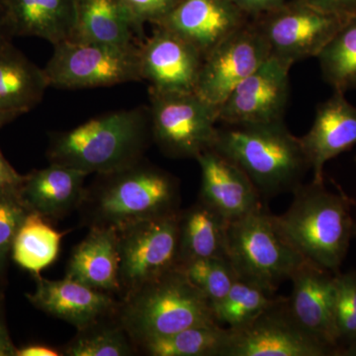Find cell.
Returning <instances> with one entry per match:
<instances>
[{"label":"cell","instance_id":"f1b7e54d","mask_svg":"<svg viewBox=\"0 0 356 356\" xmlns=\"http://www.w3.org/2000/svg\"><path fill=\"white\" fill-rule=\"evenodd\" d=\"M317 58L325 83L334 90L346 93L356 89V14L348 18Z\"/></svg>","mask_w":356,"mask_h":356},{"label":"cell","instance_id":"7bdbcfd3","mask_svg":"<svg viewBox=\"0 0 356 356\" xmlns=\"http://www.w3.org/2000/svg\"><path fill=\"white\" fill-rule=\"evenodd\" d=\"M4 297H3V293H2L1 288H0V302L3 301Z\"/></svg>","mask_w":356,"mask_h":356},{"label":"cell","instance_id":"5bb4252c","mask_svg":"<svg viewBox=\"0 0 356 356\" xmlns=\"http://www.w3.org/2000/svg\"><path fill=\"white\" fill-rule=\"evenodd\" d=\"M203 55L186 40L159 27L140 49L142 81L151 93L195 92Z\"/></svg>","mask_w":356,"mask_h":356},{"label":"cell","instance_id":"f546056e","mask_svg":"<svg viewBox=\"0 0 356 356\" xmlns=\"http://www.w3.org/2000/svg\"><path fill=\"white\" fill-rule=\"evenodd\" d=\"M283 298L274 296L259 285L236 278L228 294L221 301L213 304V315L218 325L238 329L250 324Z\"/></svg>","mask_w":356,"mask_h":356},{"label":"cell","instance_id":"d4e9b609","mask_svg":"<svg viewBox=\"0 0 356 356\" xmlns=\"http://www.w3.org/2000/svg\"><path fill=\"white\" fill-rule=\"evenodd\" d=\"M134 27L122 0H77L76 41L131 48Z\"/></svg>","mask_w":356,"mask_h":356},{"label":"cell","instance_id":"8d00e7d4","mask_svg":"<svg viewBox=\"0 0 356 356\" xmlns=\"http://www.w3.org/2000/svg\"><path fill=\"white\" fill-rule=\"evenodd\" d=\"M243 13H271L284 6V0H231Z\"/></svg>","mask_w":356,"mask_h":356},{"label":"cell","instance_id":"ffe728a7","mask_svg":"<svg viewBox=\"0 0 356 356\" xmlns=\"http://www.w3.org/2000/svg\"><path fill=\"white\" fill-rule=\"evenodd\" d=\"M88 175L76 168L50 163L24 175L18 194L30 212L47 220H60L79 208Z\"/></svg>","mask_w":356,"mask_h":356},{"label":"cell","instance_id":"5b68a950","mask_svg":"<svg viewBox=\"0 0 356 356\" xmlns=\"http://www.w3.org/2000/svg\"><path fill=\"white\" fill-rule=\"evenodd\" d=\"M116 315L137 348L188 327L217 324L209 300L178 267L119 300Z\"/></svg>","mask_w":356,"mask_h":356},{"label":"cell","instance_id":"7a4b0ae2","mask_svg":"<svg viewBox=\"0 0 356 356\" xmlns=\"http://www.w3.org/2000/svg\"><path fill=\"white\" fill-rule=\"evenodd\" d=\"M151 139L149 110H119L53 134L47 156L50 163L105 175L142 161Z\"/></svg>","mask_w":356,"mask_h":356},{"label":"cell","instance_id":"2e32d148","mask_svg":"<svg viewBox=\"0 0 356 356\" xmlns=\"http://www.w3.org/2000/svg\"><path fill=\"white\" fill-rule=\"evenodd\" d=\"M201 170L199 200L229 222L264 207L259 192L245 172L215 149L196 156Z\"/></svg>","mask_w":356,"mask_h":356},{"label":"cell","instance_id":"30bf717a","mask_svg":"<svg viewBox=\"0 0 356 356\" xmlns=\"http://www.w3.org/2000/svg\"><path fill=\"white\" fill-rule=\"evenodd\" d=\"M336 353L300 327L284 297L250 324L229 329L222 356H327Z\"/></svg>","mask_w":356,"mask_h":356},{"label":"cell","instance_id":"e0dca14e","mask_svg":"<svg viewBox=\"0 0 356 356\" xmlns=\"http://www.w3.org/2000/svg\"><path fill=\"white\" fill-rule=\"evenodd\" d=\"M34 277L36 288L26 294L28 301L38 310L74 325L77 331L113 315L118 309L119 299L114 295L67 276L60 280H46L40 274Z\"/></svg>","mask_w":356,"mask_h":356},{"label":"cell","instance_id":"3957f363","mask_svg":"<svg viewBox=\"0 0 356 356\" xmlns=\"http://www.w3.org/2000/svg\"><path fill=\"white\" fill-rule=\"evenodd\" d=\"M213 149L242 168L261 198L294 191L310 170L300 138L284 122L219 129Z\"/></svg>","mask_w":356,"mask_h":356},{"label":"cell","instance_id":"8fae6325","mask_svg":"<svg viewBox=\"0 0 356 356\" xmlns=\"http://www.w3.org/2000/svg\"><path fill=\"white\" fill-rule=\"evenodd\" d=\"M348 17L325 13L299 1L268 13L259 25L270 50V57L289 65L317 58Z\"/></svg>","mask_w":356,"mask_h":356},{"label":"cell","instance_id":"7402d4cb","mask_svg":"<svg viewBox=\"0 0 356 356\" xmlns=\"http://www.w3.org/2000/svg\"><path fill=\"white\" fill-rule=\"evenodd\" d=\"M119 254L116 229L90 228L72 250L65 276L99 291L119 295Z\"/></svg>","mask_w":356,"mask_h":356},{"label":"cell","instance_id":"6da1fadb","mask_svg":"<svg viewBox=\"0 0 356 356\" xmlns=\"http://www.w3.org/2000/svg\"><path fill=\"white\" fill-rule=\"evenodd\" d=\"M97 175L86 187L77 208L81 222L89 229H120L181 210L177 178L144 159L123 170Z\"/></svg>","mask_w":356,"mask_h":356},{"label":"cell","instance_id":"4316f807","mask_svg":"<svg viewBox=\"0 0 356 356\" xmlns=\"http://www.w3.org/2000/svg\"><path fill=\"white\" fill-rule=\"evenodd\" d=\"M228 339V327L195 325L142 344L138 350L151 356H222Z\"/></svg>","mask_w":356,"mask_h":356},{"label":"cell","instance_id":"484cf974","mask_svg":"<svg viewBox=\"0 0 356 356\" xmlns=\"http://www.w3.org/2000/svg\"><path fill=\"white\" fill-rule=\"evenodd\" d=\"M65 234L54 229L48 220L30 213L14 238L11 257L25 270L39 275L58 259Z\"/></svg>","mask_w":356,"mask_h":356},{"label":"cell","instance_id":"f35d334b","mask_svg":"<svg viewBox=\"0 0 356 356\" xmlns=\"http://www.w3.org/2000/svg\"><path fill=\"white\" fill-rule=\"evenodd\" d=\"M13 37V30L7 16L6 2L4 0H0V51L11 44V39Z\"/></svg>","mask_w":356,"mask_h":356},{"label":"cell","instance_id":"b9f144b4","mask_svg":"<svg viewBox=\"0 0 356 356\" xmlns=\"http://www.w3.org/2000/svg\"><path fill=\"white\" fill-rule=\"evenodd\" d=\"M341 355L346 356H356V339H353V341H350V343H348V346H346L344 350H341Z\"/></svg>","mask_w":356,"mask_h":356},{"label":"cell","instance_id":"ab89813d","mask_svg":"<svg viewBox=\"0 0 356 356\" xmlns=\"http://www.w3.org/2000/svg\"><path fill=\"white\" fill-rule=\"evenodd\" d=\"M63 351L51 348L47 344H28L18 348L17 356H60Z\"/></svg>","mask_w":356,"mask_h":356},{"label":"cell","instance_id":"d6a6232c","mask_svg":"<svg viewBox=\"0 0 356 356\" xmlns=\"http://www.w3.org/2000/svg\"><path fill=\"white\" fill-rule=\"evenodd\" d=\"M334 318L339 343L356 339V273H336Z\"/></svg>","mask_w":356,"mask_h":356},{"label":"cell","instance_id":"9a60e30c","mask_svg":"<svg viewBox=\"0 0 356 356\" xmlns=\"http://www.w3.org/2000/svg\"><path fill=\"white\" fill-rule=\"evenodd\" d=\"M334 277L336 273L307 259L290 277L292 291L287 297V306L300 327L339 353Z\"/></svg>","mask_w":356,"mask_h":356},{"label":"cell","instance_id":"277c9868","mask_svg":"<svg viewBox=\"0 0 356 356\" xmlns=\"http://www.w3.org/2000/svg\"><path fill=\"white\" fill-rule=\"evenodd\" d=\"M293 193L286 212L274 216L281 235L308 261L339 273L355 233L346 199L314 181Z\"/></svg>","mask_w":356,"mask_h":356},{"label":"cell","instance_id":"83f0119b","mask_svg":"<svg viewBox=\"0 0 356 356\" xmlns=\"http://www.w3.org/2000/svg\"><path fill=\"white\" fill-rule=\"evenodd\" d=\"M117 313V312H116ZM116 313L77 331L65 346L67 356H130L139 353Z\"/></svg>","mask_w":356,"mask_h":356},{"label":"cell","instance_id":"ee69618b","mask_svg":"<svg viewBox=\"0 0 356 356\" xmlns=\"http://www.w3.org/2000/svg\"><path fill=\"white\" fill-rule=\"evenodd\" d=\"M355 163H356V158H355Z\"/></svg>","mask_w":356,"mask_h":356},{"label":"cell","instance_id":"836d02e7","mask_svg":"<svg viewBox=\"0 0 356 356\" xmlns=\"http://www.w3.org/2000/svg\"><path fill=\"white\" fill-rule=\"evenodd\" d=\"M132 16L136 27L151 21L158 23L179 0H122Z\"/></svg>","mask_w":356,"mask_h":356},{"label":"cell","instance_id":"8992f818","mask_svg":"<svg viewBox=\"0 0 356 356\" xmlns=\"http://www.w3.org/2000/svg\"><path fill=\"white\" fill-rule=\"evenodd\" d=\"M227 259L238 278L275 293L307 261L287 242L266 207L229 222Z\"/></svg>","mask_w":356,"mask_h":356},{"label":"cell","instance_id":"f6af8a7d","mask_svg":"<svg viewBox=\"0 0 356 356\" xmlns=\"http://www.w3.org/2000/svg\"><path fill=\"white\" fill-rule=\"evenodd\" d=\"M355 234H356V231H355Z\"/></svg>","mask_w":356,"mask_h":356},{"label":"cell","instance_id":"603a6c76","mask_svg":"<svg viewBox=\"0 0 356 356\" xmlns=\"http://www.w3.org/2000/svg\"><path fill=\"white\" fill-rule=\"evenodd\" d=\"M229 222L199 200L178 214V264L226 257Z\"/></svg>","mask_w":356,"mask_h":356},{"label":"cell","instance_id":"60d3db41","mask_svg":"<svg viewBox=\"0 0 356 356\" xmlns=\"http://www.w3.org/2000/svg\"><path fill=\"white\" fill-rule=\"evenodd\" d=\"M19 116V114L13 113V112L1 111L0 110V129L10 123V122L15 120Z\"/></svg>","mask_w":356,"mask_h":356},{"label":"cell","instance_id":"74e56055","mask_svg":"<svg viewBox=\"0 0 356 356\" xmlns=\"http://www.w3.org/2000/svg\"><path fill=\"white\" fill-rule=\"evenodd\" d=\"M3 301L0 302V356H17L18 348L13 343L7 329Z\"/></svg>","mask_w":356,"mask_h":356},{"label":"cell","instance_id":"d6986e66","mask_svg":"<svg viewBox=\"0 0 356 356\" xmlns=\"http://www.w3.org/2000/svg\"><path fill=\"white\" fill-rule=\"evenodd\" d=\"M316 184H324L325 163L356 145V107L334 90L316 112L309 132L300 138Z\"/></svg>","mask_w":356,"mask_h":356},{"label":"cell","instance_id":"4dcf8cb0","mask_svg":"<svg viewBox=\"0 0 356 356\" xmlns=\"http://www.w3.org/2000/svg\"><path fill=\"white\" fill-rule=\"evenodd\" d=\"M211 306L221 301L231 289L238 275L226 257L195 259L177 266Z\"/></svg>","mask_w":356,"mask_h":356},{"label":"cell","instance_id":"cb8c5ba5","mask_svg":"<svg viewBox=\"0 0 356 356\" xmlns=\"http://www.w3.org/2000/svg\"><path fill=\"white\" fill-rule=\"evenodd\" d=\"M49 86L43 69L13 44L0 51V110L22 115L36 107Z\"/></svg>","mask_w":356,"mask_h":356},{"label":"cell","instance_id":"e575fe53","mask_svg":"<svg viewBox=\"0 0 356 356\" xmlns=\"http://www.w3.org/2000/svg\"><path fill=\"white\" fill-rule=\"evenodd\" d=\"M320 10L350 17L356 14V0H300Z\"/></svg>","mask_w":356,"mask_h":356},{"label":"cell","instance_id":"9c48e42d","mask_svg":"<svg viewBox=\"0 0 356 356\" xmlns=\"http://www.w3.org/2000/svg\"><path fill=\"white\" fill-rule=\"evenodd\" d=\"M178 214L145 220L116 229L119 300L177 268Z\"/></svg>","mask_w":356,"mask_h":356},{"label":"cell","instance_id":"44dd1931","mask_svg":"<svg viewBox=\"0 0 356 356\" xmlns=\"http://www.w3.org/2000/svg\"><path fill=\"white\" fill-rule=\"evenodd\" d=\"M13 36L38 37L58 44L74 40L77 0H4Z\"/></svg>","mask_w":356,"mask_h":356},{"label":"cell","instance_id":"7c38bea8","mask_svg":"<svg viewBox=\"0 0 356 356\" xmlns=\"http://www.w3.org/2000/svg\"><path fill=\"white\" fill-rule=\"evenodd\" d=\"M269 58L270 50L261 28L243 25L204 56L195 92L219 108Z\"/></svg>","mask_w":356,"mask_h":356},{"label":"cell","instance_id":"1f68e13d","mask_svg":"<svg viewBox=\"0 0 356 356\" xmlns=\"http://www.w3.org/2000/svg\"><path fill=\"white\" fill-rule=\"evenodd\" d=\"M30 213L18 191H0V283L6 274L14 238Z\"/></svg>","mask_w":356,"mask_h":356},{"label":"cell","instance_id":"4fadbf2b","mask_svg":"<svg viewBox=\"0 0 356 356\" xmlns=\"http://www.w3.org/2000/svg\"><path fill=\"white\" fill-rule=\"evenodd\" d=\"M291 67L278 58H269L220 105L219 122L228 126L283 122L289 99Z\"/></svg>","mask_w":356,"mask_h":356},{"label":"cell","instance_id":"ac0fdd59","mask_svg":"<svg viewBox=\"0 0 356 356\" xmlns=\"http://www.w3.org/2000/svg\"><path fill=\"white\" fill-rule=\"evenodd\" d=\"M243 11L231 0H179L159 22L204 56L245 25Z\"/></svg>","mask_w":356,"mask_h":356},{"label":"cell","instance_id":"d590c367","mask_svg":"<svg viewBox=\"0 0 356 356\" xmlns=\"http://www.w3.org/2000/svg\"><path fill=\"white\" fill-rule=\"evenodd\" d=\"M24 175L16 172L0 149V191H18Z\"/></svg>","mask_w":356,"mask_h":356},{"label":"cell","instance_id":"52a82bcc","mask_svg":"<svg viewBox=\"0 0 356 356\" xmlns=\"http://www.w3.org/2000/svg\"><path fill=\"white\" fill-rule=\"evenodd\" d=\"M54 47L43 69L49 86L83 89L142 81L140 49L135 46L116 48L70 40Z\"/></svg>","mask_w":356,"mask_h":356},{"label":"cell","instance_id":"ba28073f","mask_svg":"<svg viewBox=\"0 0 356 356\" xmlns=\"http://www.w3.org/2000/svg\"><path fill=\"white\" fill-rule=\"evenodd\" d=\"M152 139L165 156L193 158L216 144L218 107L196 92L151 93Z\"/></svg>","mask_w":356,"mask_h":356}]
</instances>
